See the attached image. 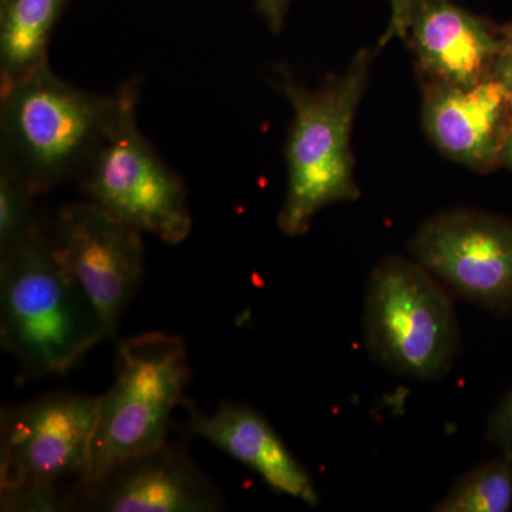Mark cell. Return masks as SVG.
Returning a JSON list of instances; mask_svg holds the SVG:
<instances>
[{
  "label": "cell",
  "mask_w": 512,
  "mask_h": 512,
  "mask_svg": "<svg viewBox=\"0 0 512 512\" xmlns=\"http://www.w3.org/2000/svg\"><path fill=\"white\" fill-rule=\"evenodd\" d=\"M512 507V458L480 464L458 477L446 497L434 504L436 512H505Z\"/></svg>",
  "instance_id": "obj_15"
},
{
  "label": "cell",
  "mask_w": 512,
  "mask_h": 512,
  "mask_svg": "<svg viewBox=\"0 0 512 512\" xmlns=\"http://www.w3.org/2000/svg\"><path fill=\"white\" fill-rule=\"evenodd\" d=\"M362 323L367 352L396 375L431 382L456 362L461 336L451 293L414 259L390 255L373 268Z\"/></svg>",
  "instance_id": "obj_5"
},
{
  "label": "cell",
  "mask_w": 512,
  "mask_h": 512,
  "mask_svg": "<svg viewBox=\"0 0 512 512\" xmlns=\"http://www.w3.org/2000/svg\"><path fill=\"white\" fill-rule=\"evenodd\" d=\"M137 83L113 94L64 82L49 64L0 86L2 160L39 192L79 178L128 107Z\"/></svg>",
  "instance_id": "obj_1"
},
{
  "label": "cell",
  "mask_w": 512,
  "mask_h": 512,
  "mask_svg": "<svg viewBox=\"0 0 512 512\" xmlns=\"http://www.w3.org/2000/svg\"><path fill=\"white\" fill-rule=\"evenodd\" d=\"M255 3L256 10L265 20L269 30L274 33L282 32L291 0H255Z\"/></svg>",
  "instance_id": "obj_20"
},
{
  "label": "cell",
  "mask_w": 512,
  "mask_h": 512,
  "mask_svg": "<svg viewBox=\"0 0 512 512\" xmlns=\"http://www.w3.org/2000/svg\"><path fill=\"white\" fill-rule=\"evenodd\" d=\"M501 167L512 170V117L510 128H508L507 138H505L503 154H501Z\"/></svg>",
  "instance_id": "obj_21"
},
{
  "label": "cell",
  "mask_w": 512,
  "mask_h": 512,
  "mask_svg": "<svg viewBox=\"0 0 512 512\" xmlns=\"http://www.w3.org/2000/svg\"><path fill=\"white\" fill-rule=\"evenodd\" d=\"M136 110L137 103L124 111L90 158L80 191L138 232L178 245L192 228L187 190L138 130Z\"/></svg>",
  "instance_id": "obj_7"
},
{
  "label": "cell",
  "mask_w": 512,
  "mask_h": 512,
  "mask_svg": "<svg viewBox=\"0 0 512 512\" xmlns=\"http://www.w3.org/2000/svg\"><path fill=\"white\" fill-rule=\"evenodd\" d=\"M99 397L53 393L0 417L2 511H55L63 507L59 484L89 467Z\"/></svg>",
  "instance_id": "obj_6"
},
{
  "label": "cell",
  "mask_w": 512,
  "mask_h": 512,
  "mask_svg": "<svg viewBox=\"0 0 512 512\" xmlns=\"http://www.w3.org/2000/svg\"><path fill=\"white\" fill-rule=\"evenodd\" d=\"M37 192L8 163L0 160V258H5L39 231L33 212Z\"/></svg>",
  "instance_id": "obj_16"
},
{
  "label": "cell",
  "mask_w": 512,
  "mask_h": 512,
  "mask_svg": "<svg viewBox=\"0 0 512 512\" xmlns=\"http://www.w3.org/2000/svg\"><path fill=\"white\" fill-rule=\"evenodd\" d=\"M430 0H390V19L386 32L379 40V49L393 39H406L414 13Z\"/></svg>",
  "instance_id": "obj_18"
},
{
  "label": "cell",
  "mask_w": 512,
  "mask_h": 512,
  "mask_svg": "<svg viewBox=\"0 0 512 512\" xmlns=\"http://www.w3.org/2000/svg\"><path fill=\"white\" fill-rule=\"evenodd\" d=\"M70 505L104 512H215L224 508L218 488L185 448L165 443L113 471Z\"/></svg>",
  "instance_id": "obj_11"
},
{
  "label": "cell",
  "mask_w": 512,
  "mask_h": 512,
  "mask_svg": "<svg viewBox=\"0 0 512 512\" xmlns=\"http://www.w3.org/2000/svg\"><path fill=\"white\" fill-rule=\"evenodd\" d=\"M190 416L194 433L251 468L276 494L311 507L319 504L309 471L261 413L245 404L222 403L210 416L191 406Z\"/></svg>",
  "instance_id": "obj_13"
},
{
  "label": "cell",
  "mask_w": 512,
  "mask_h": 512,
  "mask_svg": "<svg viewBox=\"0 0 512 512\" xmlns=\"http://www.w3.org/2000/svg\"><path fill=\"white\" fill-rule=\"evenodd\" d=\"M421 84V126L443 156L478 174L501 167L512 97L494 79L474 87Z\"/></svg>",
  "instance_id": "obj_10"
},
{
  "label": "cell",
  "mask_w": 512,
  "mask_h": 512,
  "mask_svg": "<svg viewBox=\"0 0 512 512\" xmlns=\"http://www.w3.org/2000/svg\"><path fill=\"white\" fill-rule=\"evenodd\" d=\"M373 59L372 50H359L342 73L316 90L302 86L289 70L276 72V86L293 111L285 150L288 183L278 215L288 237L305 235L323 208L360 197L352 131Z\"/></svg>",
  "instance_id": "obj_2"
},
{
  "label": "cell",
  "mask_w": 512,
  "mask_h": 512,
  "mask_svg": "<svg viewBox=\"0 0 512 512\" xmlns=\"http://www.w3.org/2000/svg\"><path fill=\"white\" fill-rule=\"evenodd\" d=\"M140 234L89 201L66 205L57 215L53 254L96 309L107 339L117 335L143 276Z\"/></svg>",
  "instance_id": "obj_9"
},
{
  "label": "cell",
  "mask_w": 512,
  "mask_h": 512,
  "mask_svg": "<svg viewBox=\"0 0 512 512\" xmlns=\"http://www.w3.org/2000/svg\"><path fill=\"white\" fill-rule=\"evenodd\" d=\"M67 2L0 0V86L49 64V42Z\"/></svg>",
  "instance_id": "obj_14"
},
{
  "label": "cell",
  "mask_w": 512,
  "mask_h": 512,
  "mask_svg": "<svg viewBox=\"0 0 512 512\" xmlns=\"http://www.w3.org/2000/svg\"><path fill=\"white\" fill-rule=\"evenodd\" d=\"M404 40L416 57L420 80L474 87L493 79L501 30L457 0H430L414 13Z\"/></svg>",
  "instance_id": "obj_12"
},
{
  "label": "cell",
  "mask_w": 512,
  "mask_h": 512,
  "mask_svg": "<svg viewBox=\"0 0 512 512\" xmlns=\"http://www.w3.org/2000/svg\"><path fill=\"white\" fill-rule=\"evenodd\" d=\"M501 42L491 77L512 97V22L500 25Z\"/></svg>",
  "instance_id": "obj_19"
},
{
  "label": "cell",
  "mask_w": 512,
  "mask_h": 512,
  "mask_svg": "<svg viewBox=\"0 0 512 512\" xmlns=\"http://www.w3.org/2000/svg\"><path fill=\"white\" fill-rule=\"evenodd\" d=\"M414 261L451 296L512 315V220L480 210L439 212L409 242Z\"/></svg>",
  "instance_id": "obj_8"
},
{
  "label": "cell",
  "mask_w": 512,
  "mask_h": 512,
  "mask_svg": "<svg viewBox=\"0 0 512 512\" xmlns=\"http://www.w3.org/2000/svg\"><path fill=\"white\" fill-rule=\"evenodd\" d=\"M188 382L187 348L178 336L150 332L120 343L116 377L99 396L89 467L69 503L120 464L167 443L171 416L185 402Z\"/></svg>",
  "instance_id": "obj_4"
},
{
  "label": "cell",
  "mask_w": 512,
  "mask_h": 512,
  "mask_svg": "<svg viewBox=\"0 0 512 512\" xmlns=\"http://www.w3.org/2000/svg\"><path fill=\"white\" fill-rule=\"evenodd\" d=\"M103 339L96 309L40 229L0 258V340L26 375H64Z\"/></svg>",
  "instance_id": "obj_3"
},
{
  "label": "cell",
  "mask_w": 512,
  "mask_h": 512,
  "mask_svg": "<svg viewBox=\"0 0 512 512\" xmlns=\"http://www.w3.org/2000/svg\"><path fill=\"white\" fill-rule=\"evenodd\" d=\"M487 439L512 458V390L505 394L487 423Z\"/></svg>",
  "instance_id": "obj_17"
}]
</instances>
